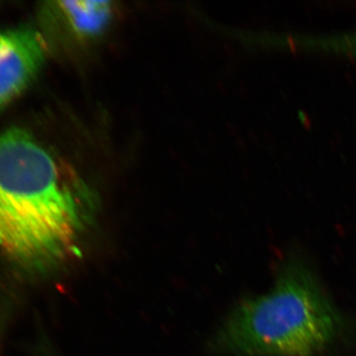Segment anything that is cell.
Returning a JSON list of instances; mask_svg holds the SVG:
<instances>
[{"label":"cell","mask_w":356,"mask_h":356,"mask_svg":"<svg viewBox=\"0 0 356 356\" xmlns=\"http://www.w3.org/2000/svg\"><path fill=\"white\" fill-rule=\"evenodd\" d=\"M95 198L22 129L0 134V252L44 270L76 254Z\"/></svg>","instance_id":"1"},{"label":"cell","mask_w":356,"mask_h":356,"mask_svg":"<svg viewBox=\"0 0 356 356\" xmlns=\"http://www.w3.org/2000/svg\"><path fill=\"white\" fill-rule=\"evenodd\" d=\"M344 320L301 255L286 257L269 291L236 304L212 350L225 356H322L341 339Z\"/></svg>","instance_id":"2"},{"label":"cell","mask_w":356,"mask_h":356,"mask_svg":"<svg viewBox=\"0 0 356 356\" xmlns=\"http://www.w3.org/2000/svg\"><path fill=\"white\" fill-rule=\"evenodd\" d=\"M48 56L43 35L31 27L0 31V110L36 79Z\"/></svg>","instance_id":"3"},{"label":"cell","mask_w":356,"mask_h":356,"mask_svg":"<svg viewBox=\"0 0 356 356\" xmlns=\"http://www.w3.org/2000/svg\"><path fill=\"white\" fill-rule=\"evenodd\" d=\"M56 10L62 16L70 32L81 40L102 36L113 18V3L106 0L58 1Z\"/></svg>","instance_id":"4"}]
</instances>
